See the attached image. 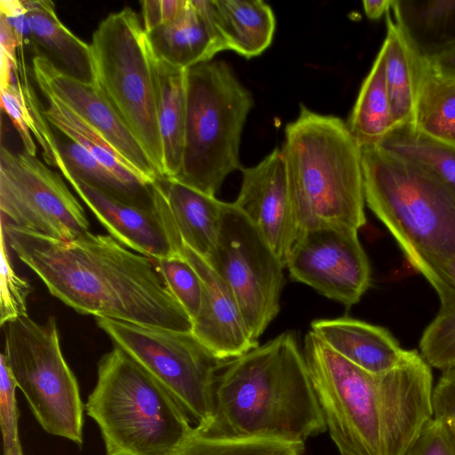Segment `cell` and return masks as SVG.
<instances>
[{
    "label": "cell",
    "mask_w": 455,
    "mask_h": 455,
    "mask_svg": "<svg viewBox=\"0 0 455 455\" xmlns=\"http://www.w3.org/2000/svg\"><path fill=\"white\" fill-rule=\"evenodd\" d=\"M391 11L425 56L455 44V0H394Z\"/></svg>",
    "instance_id": "83f0119b"
},
{
    "label": "cell",
    "mask_w": 455,
    "mask_h": 455,
    "mask_svg": "<svg viewBox=\"0 0 455 455\" xmlns=\"http://www.w3.org/2000/svg\"><path fill=\"white\" fill-rule=\"evenodd\" d=\"M8 247L49 292L83 315L191 331L193 323L155 261L111 235L60 240L1 222Z\"/></svg>",
    "instance_id": "6da1fadb"
},
{
    "label": "cell",
    "mask_w": 455,
    "mask_h": 455,
    "mask_svg": "<svg viewBox=\"0 0 455 455\" xmlns=\"http://www.w3.org/2000/svg\"><path fill=\"white\" fill-rule=\"evenodd\" d=\"M381 46L385 51L386 80L394 129L413 124L428 60L392 11L387 14V36Z\"/></svg>",
    "instance_id": "44dd1931"
},
{
    "label": "cell",
    "mask_w": 455,
    "mask_h": 455,
    "mask_svg": "<svg viewBox=\"0 0 455 455\" xmlns=\"http://www.w3.org/2000/svg\"><path fill=\"white\" fill-rule=\"evenodd\" d=\"M17 384L4 353L0 355V424L4 453L20 440L19 411L16 402Z\"/></svg>",
    "instance_id": "d590c367"
},
{
    "label": "cell",
    "mask_w": 455,
    "mask_h": 455,
    "mask_svg": "<svg viewBox=\"0 0 455 455\" xmlns=\"http://www.w3.org/2000/svg\"><path fill=\"white\" fill-rule=\"evenodd\" d=\"M32 69L41 92L57 99L96 130L140 179L150 184L162 180L143 147L96 84L69 78L42 57H33Z\"/></svg>",
    "instance_id": "9a60e30c"
},
{
    "label": "cell",
    "mask_w": 455,
    "mask_h": 455,
    "mask_svg": "<svg viewBox=\"0 0 455 455\" xmlns=\"http://www.w3.org/2000/svg\"><path fill=\"white\" fill-rule=\"evenodd\" d=\"M281 148L303 232L366 224L361 146L340 117L300 105Z\"/></svg>",
    "instance_id": "277c9868"
},
{
    "label": "cell",
    "mask_w": 455,
    "mask_h": 455,
    "mask_svg": "<svg viewBox=\"0 0 455 455\" xmlns=\"http://www.w3.org/2000/svg\"><path fill=\"white\" fill-rule=\"evenodd\" d=\"M216 27L227 50L246 59L264 52L271 44L275 18L262 0H212Z\"/></svg>",
    "instance_id": "d4e9b609"
},
{
    "label": "cell",
    "mask_w": 455,
    "mask_h": 455,
    "mask_svg": "<svg viewBox=\"0 0 455 455\" xmlns=\"http://www.w3.org/2000/svg\"><path fill=\"white\" fill-rule=\"evenodd\" d=\"M304 443L212 435L196 427L170 455H302Z\"/></svg>",
    "instance_id": "1f68e13d"
},
{
    "label": "cell",
    "mask_w": 455,
    "mask_h": 455,
    "mask_svg": "<svg viewBox=\"0 0 455 455\" xmlns=\"http://www.w3.org/2000/svg\"><path fill=\"white\" fill-rule=\"evenodd\" d=\"M146 35L156 59L183 69L227 51L216 27L212 0H188L175 20Z\"/></svg>",
    "instance_id": "ac0fdd59"
},
{
    "label": "cell",
    "mask_w": 455,
    "mask_h": 455,
    "mask_svg": "<svg viewBox=\"0 0 455 455\" xmlns=\"http://www.w3.org/2000/svg\"><path fill=\"white\" fill-rule=\"evenodd\" d=\"M60 134L61 136H56L51 128L44 133L47 144L44 159L47 164L64 166L76 177L110 196L148 212H156L153 184H132L122 180L81 145Z\"/></svg>",
    "instance_id": "7402d4cb"
},
{
    "label": "cell",
    "mask_w": 455,
    "mask_h": 455,
    "mask_svg": "<svg viewBox=\"0 0 455 455\" xmlns=\"http://www.w3.org/2000/svg\"><path fill=\"white\" fill-rule=\"evenodd\" d=\"M427 58L435 72L455 78V44Z\"/></svg>",
    "instance_id": "60d3db41"
},
{
    "label": "cell",
    "mask_w": 455,
    "mask_h": 455,
    "mask_svg": "<svg viewBox=\"0 0 455 455\" xmlns=\"http://www.w3.org/2000/svg\"><path fill=\"white\" fill-rule=\"evenodd\" d=\"M302 354L340 455H403L433 417L431 368L417 350L395 369L371 373L309 331Z\"/></svg>",
    "instance_id": "7a4b0ae2"
},
{
    "label": "cell",
    "mask_w": 455,
    "mask_h": 455,
    "mask_svg": "<svg viewBox=\"0 0 455 455\" xmlns=\"http://www.w3.org/2000/svg\"><path fill=\"white\" fill-rule=\"evenodd\" d=\"M241 171V188L233 203L256 227L285 267L303 229L282 150L276 148L258 164Z\"/></svg>",
    "instance_id": "5bb4252c"
},
{
    "label": "cell",
    "mask_w": 455,
    "mask_h": 455,
    "mask_svg": "<svg viewBox=\"0 0 455 455\" xmlns=\"http://www.w3.org/2000/svg\"><path fill=\"white\" fill-rule=\"evenodd\" d=\"M165 284L193 321L202 307L204 288L202 280L192 265L179 254L153 259Z\"/></svg>",
    "instance_id": "d6a6232c"
},
{
    "label": "cell",
    "mask_w": 455,
    "mask_h": 455,
    "mask_svg": "<svg viewBox=\"0 0 455 455\" xmlns=\"http://www.w3.org/2000/svg\"><path fill=\"white\" fill-rule=\"evenodd\" d=\"M376 146L425 168L455 193V144L406 124L393 129Z\"/></svg>",
    "instance_id": "f1b7e54d"
},
{
    "label": "cell",
    "mask_w": 455,
    "mask_h": 455,
    "mask_svg": "<svg viewBox=\"0 0 455 455\" xmlns=\"http://www.w3.org/2000/svg\"><path fill=\"white\" fill-rule=\"evenodd\" d=\"M1 222L60 240L89 232L84 207L60 175L25 151L0 150Z\"/></svg>",
    "instance_id": "7c38bea8"
},
{
    "label": "cell",
    "mask_w": 455,
    "mask_h": 455,
    "mask_svg": "<svg viewBox=\"0 0 455 455\" xmlns=\"http://www.w3.org/2000/svg\"><path fill=\"white\" fill-rule=\"evenodd\" d=\"M116 346L150 372L174 397L195 427L212 419V395L220 360L191 331L139 325L95 317Z\"/></svg>",
    "instance_id": "30bf717a"
},
{
    "label": "cell",
    "mask_w": 455,
    "mask_h": 455,
    "mask_svg": "<svg viewBox=\"0 0 455 455\" xmlns=\"http://www.w3.org/2000/svg\"><path fill=\"white\" fill-rule=\"evenodd\" d=\"M393 3L394 0H365L363 2V7L369 19L378 20L391 11Z\"/></svg>",
    "instance_id": "7bdbcfd3"
},
{
    "label": "cell",
    "mask_w": 455,
    "mask_h": 455,
    "mask_svg": "<svg viewBox=\"0 0 455 455\" xmlns=\"http://www.w3.org/2000/svg\"><path fill=\"white\" fill-rule=\"evenodd\" d=\"M326 429L302 350L286 331L220 364L212 422L199 431L304 443Z\"/></svg>",
    "instance_id": "3957f363"
},
{
    "label": "cell",
    "mask_w": 455,
    "mask_h": 455,
    "mask_svg": "<svg viewBox=\"0 0 455 455\" xmlns=\"http://www.w3.org/2000/svg\"><path fill=\"white\" fill-rule=\"evenodd\" d=\"M179 252L199 275L204 288L202 307L192 332L220 360L240 356L257 347L237 302L225 281L201 256L180 242Z\"/></svg>",
    "instance_id": "e0dca14e"
},
{
    "label": "cell",
    "mask_w": 455,
    "mask_h": 455,
    "mask_svg": "<svg viewBox=\"0 0 455 455\" xmlns=\"http://www.w3.org/2000/svg\"><path fill=\"white\" fill-rule=\"evenodd\" d=\"M160 181L180 242L206 259L216 244L226 202L176 180Z\"/></svg>",
    "instance_id": "603a6c76"
},
{
    "label": "cell",
    "mask_w": 455,
    "mask_h": 455,
    "mask_svg": "<svg viewBox=\"0 0 455 455\" xmlns=\"http://www.w3.org/2000/svg\"><path fill=\"white\" fill-rule=\"evenodd\" d=\"M365 203L428 282L455 255V193L425 168L363 146Z\"/></svg>",
    "instance_id": "5b68a950"
},
{
    "label": "cell",
    "mask_w": 455,
    "mask_h": 455,
    "mask_svg": "<svg viewBox=\"0 0 455 455\" xmlns=\"http://www.w3.org/2000/svg\"><path fill=\"white\" fill-rule=\"evenodd\" d=\"M403 455H455V441L447 428L432 417Z\"/></svg>",
    "instance_id": "8d00e7d4"
},
{
    "label": "cell",
    "mask_w": 455,
    "mask_h": 455,
    "mask_svg": "<svg viewBox=\"0 0 455 455\" xmlns=\"http://www.w3.org/2000/svg\"><path fill=\"white\" fill-rule=\"evenodd\" d=\"M0 15L4 16L16 34L20 49L30 45V26L24 0H1Z\"/></svg>",
    "instance_id": "ab89813d"
},
{
    "label": "cell",
    "mask_w": 455,
    "mask_h": 455,
    "mask_svg": "<svg viewBox=\"0 0 455 455\" xmlns=\"http://www.w3.org/2000/svg\"><path fill=\"white\" fill-rule=\"evenodd\" d=\"M2 327L4 355L36 419L48 434L81 446L85 404L61 352L55 318L38 323L27 314Z\"/></svg>",
    "instance_id": "9c48e42d"
},
{
    "label": "cell",
    "mask_w": 455,
    "mask_h": 455,
    "mask_svg": "<svg viewBox=\"0 0 455 455\" xmlns=\"http://www.w3.org/2000/svg\"><path fill=\"white\" fill-rule=\"evenodd\" d=\"M251 92L223 60L187 69V116L181 168L176 180L214 196L226 178L242 170L239 149Z\"/></svg>",
    "instance_id": "52a82bcc"
},
{
    "label": "cell",
    "mask_w": 455,
    "mask_h": 455,
    "mask_svg": "<svg viewBox=\"0 0 455 455\" xmlns=\"http://www.w3.org/2000/svg\"><path fill=\"white\" fill-rule=\"evenodd\" d=\"M0 89L2 110L7 114L18 132L24 148L23 151L36 156V146L33 134L41 146L43 154L45 153L47 145L37 131L35 119L28 108L18 71L16 81Z\"/></svg>",
    "instance_id": "836d02e7"
},
{
    "label": "cell",
    "mask_w": 455,
    "mask_h": 455,
    "mask_svg": "<svg viewBox=\"0 0 455 455\" xmlns=\"http://www.w3.org/2000/svg\"><path fill=\"white\" fill-rule=\"evenodd\" d=\"M4 455H23L20 440H18L8 451L4 452Z\"/></svg>",
    "instance_id": "ee69618b"
},
{
    "label": "cell",
    "mask_w": 455,
    "mask_h": 455,
    "mask_svg": "<svg viewBox=\"0 0 455 455\" xmlns=\"http://www.w3.org/2000/svg\"><path fill=\"white\" fill-rule=\"evenodd\" d=\"M429 283L440 307L421 336L420 355L430 366L444 371L455 366V255L437 268Z\"/></svg>",
    "instance_id": "4316f807"
},
{
    "label": "cell",
    "mask_w": 455,
    "mask_h": 455,
    "mask_svg": "<svg viewBox=\"0 0 455 455\" xmlns=\"http://www.w3.org/2000/svg\"><path fill=\"white\" fill-rule=\"evenodd\" d=\"M188 0H143V28L149 32L175 20L184 11Z\"/></svg>",
    "instance_id": "f35d334b"
},
{
    "label": "cell",
    "mask_w": 455,
    "mask_h": 455,
    "mask_svg": "<svg viewBox=\"0 0 455 455\" xmlns=\"http://www.w3.org/2000/svg\"><path fill=\"white\" fill-rule=\"evenodd\" d=\"M85 411L106 455H170L195 427L170 392L116 346L98 363Z\"/></svg>",
    "instance_id": "8992f818"
},
{
    "label": "cell",
    "mask_w": 455,
    "mask_h": 455,
    "mask_svg": "<svg viewBox=\"0 0 455 455\" xmlns=\"http://www.w3.org/2000/svg\"><path fill=\"white\" fill-rule=\"evenodd\" d=\"M110 235L152 259L179 254L180 239L168 212H148L122 202L57 167Z\"/></svg>",
    "instance_id": "2e32d148"
},
{
    "label": "cell",
    "mask_w": 455,
    "mask_h": 455,
    "mask_svg": "<svg viewBox=\"0 0 455 455\" xmlns=\"http://www.w3.org/2000/svg\"><path fill=\"white\" fill-rule=\"evenodd\" d=\"M30 26L29 49L64 76L83 84H96L91 45L60 20L53 2L24 0Z\"/></svg>",
    "instance_id": "ffe728a7"
},
{
    "label": "cell",
    "mask_w": 455,
    "mask_h": 455,
    "mask_svg": "<svg viewBox=\"0 0 455 455\" xmlns=\"http://www.w3.org/2000/svg\"><path fill=\"white\" fill-rule=\"evenodd\" d=\"M44 96L47 104L46 108H43L44 116L60 133L81 145L96 160L122 180L132 184L148 183L130 168L96 130L54 97L47 94Z\"/></svg>",
    "instance_id": "f546056e"
},
{
    "label": "cell",
    "mask_w": 455,
    "mask_h": 455,
    "mask_svg": "<svg viewBox=\"0 0 455 455\" xmlns=\"http://www.w3.org/2000/svg\"><path fill=\"white\" fill-rule=\"evenodd\" d=\"M285 267L292 280L347 307L358 303L371 285L368 257L358 230L322 226L305 230Z\"/></svg>",
    "instance_id": "4fadbf2b"
},
{
    "label": "cell",
    "mask_w": 455,
    "mask_h": 455,
    "mask_svg": "<svg viewBox=\"0 0 455 455\" xmlns=\"http://www.w3.org/2000/svg\"><path fill=\"white\" fill-rule=\"evenodd\" d=\"M204 259L231 290L251 339L259 343L279 312L284 266L234 203H226L216 244Z\"/></svg>",
    "instance_id": "8fae6325"
},
{
    "label": "cell",
    "mask_w": 455,
    "mask_h": 455,
    "mask_svg": "<svg viewBox=\"0 0 455 455\" xmlns=\"http://www.w3.org/2000/svg\"><path fill=\"white\" fill-rule=\"evenodd\" d=\"M157 122L163 148V178L175 179L180 171L186 116L187 69L154 56Z\"/></svg>",
    "instance_id": "cb8c5ba5"
},
{
    "label": "cell",
    "mask_w": 455,
    "mask_h": 455,
    "mask_svg": "<svg viewBox=\"0 0 455 455\" xmlns=\"http://www.w3.org/2000/svg\"><path fill=\"white\" fill-rule=\"evenodd\" d=\"M18 49H20V44L15 32L4 17L0 15V52H4L15 63H18Z\"/></svg>",
    "instance_id": "b9f144b4"
},
{
    "label": "cell",
    "mask_w": 455,
    "mask_h": 455,
    "mask_svg": "<svg viewBox=\"0 0 455 455\" xmlns=\"http://www.w3.org/2000/svg\"><path fill=\"white\" fill-rule=\"evenodd\" d=\"M413 125L455 144V78L438 74L430 63L418 97Z\"/></svg>",
    "instance_id": "4dcf8cb0"
},
{
    "label": "cell",
    "mask_w": 455,
    "mask_h": 455,
    "mask_svg": "<svg viewBox=\"0 0 455 455\" xmlns=\"http://www.w3.org/2000/svg\"><path fill=\"white\" fill-rule=\"evenodd\" d=\"M96 84L143 147L163 178V148L157 122L154 54L136 12L110 13L90 44Z\"/></svg>",
    "instance_id": "ba28073f"
},
{
    "label": "cell",
    "mask_w": 455,
    "mask_h": 455,
    "mask_svg": "<svg viewBox=\"0 0 455 455\" xmlns=\"http://www.w3.org/2000/svg\"><path fill=\"white\" fill-rule=\"evenodd\" d=\"M32 291L29 282L13 269L4 235L1 232L0 324L27 315V299Z\"/></svg>",
    "instance_id": "e575fe53"
},
{
    "label": "cell",
    "mask_w": 455,
    "mask_h": 455,
    "mask_svg": "<svg viewBox=\"0 0 455 455\" xmlns=\"http://www.w3.org/2000/svg\"><path fill=\"white\" fill-rule=\"evenodd\" d=\"M311 331L339 355L371 373L395 369L411 353L386 328L350 317L315 320Z\"/></svg>",
    "instance_id": "d6986e66"
},
{
    "label": "cell",
    "mask_w": 455,
    "mask_h": 455,
    "mask_svg": "<svg viewBox=\"0 0 455 455\" xmlns=\"http://www.w3.org/2000/svg\"><path fill=\"white\" fill-rule=\"evenodd\" d=\"M433 418L441 422L455 441V366L443 371L433 388Z\"/></svg>",
    "instance_id": "74e56055"
},
{
    "label": "cell",
    "mask_w": 455,
    "mask_h": 455,
    "mask_svg": "<svg viewBox=\"0 0 455 455\" xmlns=\"http://www.w3.org/2000/svg\"><path fill=\"white\" fill-rule=\"evenodd\" d=\"M346 124L361 147L378 145L394 129L382 46Z\"/></svg>",
    "instance_id": "484cf974"
}]
</instances>
